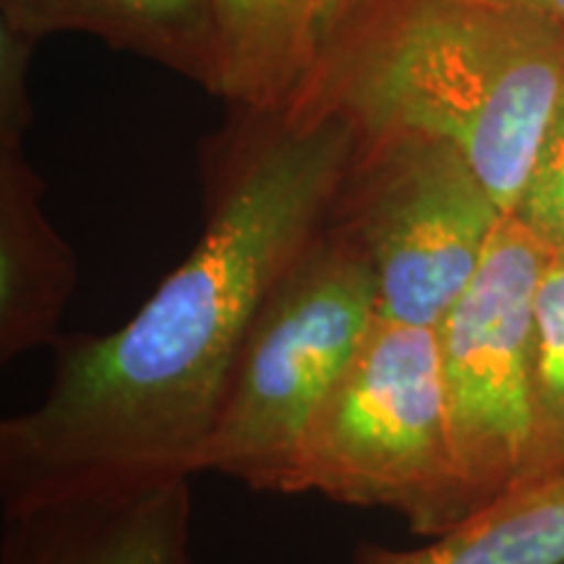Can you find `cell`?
I'll return each instance as SVG.
<instances>
[{
	"label": "cell",
	"mask_w": 564,
	"mask_h": 564,
	"mask_svg": "<svg viewBox=\"0 0 564 564\" xmlns=\"http://www.w3.org/2000/svg\"><path fill=\"white\" fill-rule=\"evenodd\" d=\"M358 139L327 102L267 118L192 253L123 327L61 337L40 403L0 423L3 512L202 474L253 322L327 225Z\"/></svg>",
	"instance_id": "6da1fadb"
},
{
	"label": "cell",
	"mask_w": 564,
	"mask_h": 564,
	"mask_svg": "<svg viewBox=\"0 0 564 564\" xmlns=\"http://www.w3.org/2000/svg\"><path fill=\"white\" fill-rule=\"evenodd\" d=\"M564 84V30L463 0H408L312 102L343 110L366 139L429 137L470 162L512 215Z\"/></svg>",
	"instance_id": "7a4b0ae2"
},
{
	"label": "cell",
	"mask_w": 564,
	"mask_h": 564,
	"mask_svg": "<svg viewBox=\"0 0 564 564\" xmlns=\"http://www.w3.org/2000/svg\"><path fill=\"white\" fill-rule=\"evenodd\" d=\"M377 319L371 267L327 220L253 322L202 474L251 491L301 494L308 429Z\"/></svg>",
	"instance_id": "3957f363"
},
{
	"label": "cell",
	"mask_w": 564,
	"mask_h": 564,
	"mask_svg": "<svg viewBox=\"0 0 564 564\" xmlns=\"http://www.w3.org/2000/svg\"><path fill=\"white\" fill-rule=\"evenodd\" d=\"M312 491L394 512L429 539L468 518L434 327L373 322L303 442L301 494Z\"/></svg>",
	"instance_id": "277c9868"
},
{
	"label": "cell",
	"mask_w": 564,
	"mask_h": 564,
	"mask_svg": "<svg viewBox=\"0 0 564 564\" xmlns=\"http://www.w3.org/2000/svg\"><path fill=\"white\" fill-rule=\"evenodd\" d=\"M502 217L453 144L403 133L358 139L329 225L371 267L379 319L436 327L481 270Z\"/></svg>",
	"instance_id": "5b68a950"
},
{
	"label": "cell",
	"mask_w": 564,
	"mask_h": 564,
	"mask_svg": "<svg viewBox=\"0 0 564 564\" xmlns=\"http://www.w3.org/2000/svg\"><path fill=\"white\" fill-rule=\"evenodd\" d=\"M549 249L514 215L478 274L436 322L449 442L465 510L518 489L531 447L533 303Z\"/></svg>",
	"instance_id": "8992f818"
},
{
	"label": "cell",
	"mask_w": 564,
	"mask_h": 564,
	"mask_svg": "<svg viewBox=\"0 0 564 564\" xmlns=\"http://www.w3.org/2000/svg\"><path fill=\"white\" fill-rule=\"evenodd\" d=\"M192 478L3 512L0 564H192Z\"/></svg>",
	"instance_id": "52a82bcc"
},
{
	"label": "cell",
	"mask_w": 564,
	"mask_h": 564,
	"mask_svg": "<svg viewBox=\"0 0 564 564\" xmlns=\"http://www.w3.org/2000/svg\"><path fill=\"white\" fill-rule=\"evenodd\" d=\"M361 0H217L209 91L257 118L306 108L329 40Z\"/></svg>",
	"instance_id": "ba28073f"
},
{
	"label": "cell",
	"mask_w": 564,
	"mask_h": 564,
	"mask_svg": "<svg viewBox=\"0 0 564 564\" xmlns=\"http://www.w3.org/2000/svg\"><path fill=\"white\" fill-rule=\"evenodd\" d=\"M76 282V257L42 212V181L21 141H0V361L61 340Z\"/></svg>",
	"instance_id": "9c48e42d"
},
{
	"label": "cell",
	"mask_w": 564,
	"mask_h": 564,
	"mask_svg": "<svg viewBox=\"0 0 564 564\" xmlns=\"http://www.w3.org/2000/svg\"><path fill=\"white\" fill-rule=\"evenodd\" d=\"M217 0H0V34L34 45L87 32L192 76L209 89Z\"/></svg>",
	"instance_id": "30bf717a"
},
{
	"label": "cell",
	"mask_w": 564,
	"mask_h": 564,
	"mask_svg": "<svg viewBox=\"0 0 564 564\" xmlns=\"http://www.w3.org/2000/svg\"><path fill=\"white\" fill-rule=\"evenodd\" d=\"M350 564H564V476L507 491L426 546L366 541Z\"/></svg>",
	"instance_id": "8fae6325"
},
{
	"label": "cell",
	"mask_w": 564,
	"mask_h": 564,
	"mask_svg": "<svg viewBox=\"0 0 564 564\" xmlns=\"http://www.w3.org/2000/svg\"><path fill=\"white\" fill-rule=\"evenodd\" d=\"M556 476H564V249L549 251L533 303L531 447L520 486Z\"/></svg>",
	"instance_id": "7c38bea8"
},
{
	"label": "cell",
	"mask_w": 564,
	"mask_h": 564,
	"mask_svg": "<svg viewBox=\"0 0 564 564\" xmlns=\"http://www.w3.org/2000/svg\"><path fill=\"white\" fill-rule=\"evenodd\" d=\"M512 215L549 251L564 249V84Z\"/></svg>",
	"instance_id": "4fadbf2b"
},
{
	"label": "cell",
	"mask_w": 564,
	"mask_h": 564,
	"mask_svg": "<svg viewBox=\"0 0 564 564\" xmlns=\"http://www.w3.org/2000/svg\"><path fill=\"white\" fill-rule=\"evenodd\" d=\"M463 3H484L497 9H510L528 13V17L544 19L549 24L564 30V0H463Z\"/></svg>",
	"instance_id": "5bb4252c"
}]
</instances>
